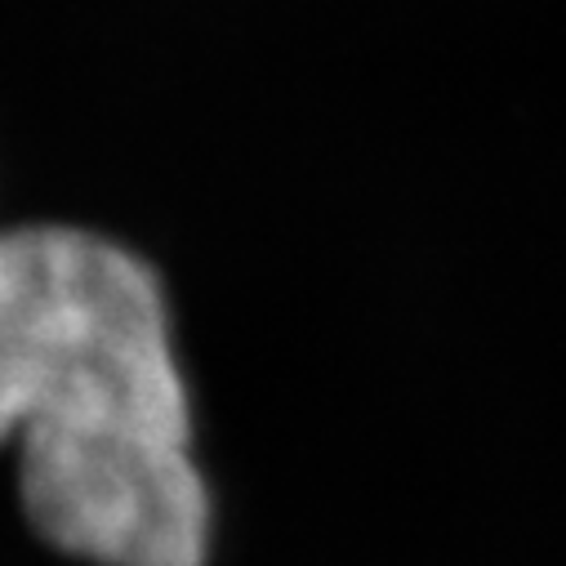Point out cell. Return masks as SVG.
I'll return each instance as SVG.
<instances>
[{
	"instance_id": "6da1fadb",
	"label": "cell",
	"mask_w": 566,
	"mask_h": 566,
	"mask_svg": "<svg viewBox=\"0 0 566 566\" xmlns=\"http://www.w3.org/2000/svg\"><path fill=\"white\" fill-rule=\"evenodd\" d=\"M0 455L19 517L72 566H214L170 295L107 232L0 228Z\"/></svg>"
}]
</instances>
